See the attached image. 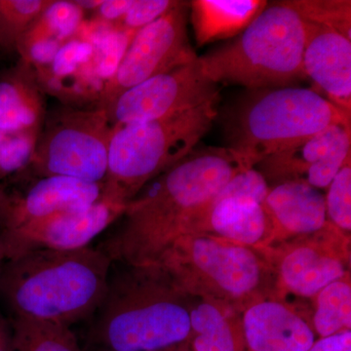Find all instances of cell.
Instances as JSON below:
<instances>
[{
  "mask_svg": "<svg viewBox=\"0 0 351 351\" xmlns=\"http://www.w3.org/2000/svg\"><path fill=\"white\" fill-rule=\"evenodd\" d=\"M247 168L228 147H195L126 205L119 226L99 248L112 263L154 265L180 235L195 228L233 176Z\"/></svg>",
  "mask_w": 351,
  "mask_h": 351,
  "instance_id": "obj_1",
  "label": "cell"
},
{
  "mask_svg": "<svg viewBox=\"0 0 351 351\" xmlns=\"http://www.w3.org/2000/svg\"><path fill=\"white\" fill-rule=\"evenodd\" d=\"M112 263L105 252L90 246L27 252L11 258L2 292L16 317L71 326L93 317L107 292Z\"/></svg>",
  "mask_w": 351,
  "mask_h": 351,
  "instance_id": "obj_2",
  "label": "cell"
},
{
  "mask_svg": "<svg viewBox=\"0 0 351 351\" xmlns=\"http://www.w3.org/2000/svg\"><path fill=\"white\" fill-rule=\"evenodd\" d=\"M112 276L94 313L92 337L104 351H168L191 335L181 291L154 265L128 267Z\"/></svg>",
  "mask_w": 351,
  "mask_h": 351,
  "instance_id": "obj_3",
  "label": "cell"
},
{
  "mask_svg": "<svg viewBox=\"0 0 351 351\" xmlns=\"http://www.w3.org/2000/svg\"><path fill=\"white\" fill-rule=\"evenodd\" d=\"M350 115L308 88L250 90L226 113V147L253 168L328 126L350 125Z\"/></svg>",
  "mask_w": 351,
  "mask_h": 351,
  "instance_id": "obj_4",
  "label": "cell"
},
{
  "mask_svg": "<svg viewBox=\"0 0 351 351\" xmlns=\"http://www.w3.org/2000/svg\"><path fill=\"white\" fill-rule=\"evenodd\" d=\"M219 96L188 112L114 125L103 198L127 205L143 189L197 147L218 117Z\"/></svg>",
  "mask_w": 351,
  "mask_h": 351,
  "instance_id": "obj_5",
  "label": "cell"
},
{
  "mask_svg": "<svg viewBox=\"0 0 351 351\" xmlns=\"http://www.w3.org/2000/svg\"><path fill=\"white\" fill-rule=\"evenodd\" d=\"M304 46V21L288 1H278L267 4L232 43L199 59L216 84L249 90L295 87L306 78Z\"/></svg>",
  "mask_w": 351,
  "mask_h": 351,
  "instance_id": "obj_6",
  "label": "cell"
},
{
  "mask_svg": "<svg viewBox=\"0 0 351 351\" xmlns=\"http://www.w3.org/2000/svg\"><path fill=\"white\" fill-rule=\"evenodd\" d=\"M112 130L105 108L64 104L48 110L25 170L39 177L58 176L103 184Z\"/></svg>",
  "mask_w": 351,
  "mask_h": 351,
  "instance_id": "obj_7",
  "label": "cell"
},
{
  "mask_svg": "<svg viewBox=\"0 0 351 351\" xmlns=\"http://www.w3.org/2000/svg\"><path fill=\"white\" fill-rule=\"evenodd\" d=\"M189 8V2L177 1L168 12L136 32L103 88L101 108L108 110L130 88L198 57L188 38Z\"/></svg>",
  "mask_w": 351,
  "mask_h": 351,
  "instance_id": "obj_8",
  "label": "cell"
},
{
  "mask_svg": "<svg viewBox=\"0 0 351 351\" xmlns=\"http://www.w3.org/2000/svg\"><path fill=\"white\" fill-rule=\"evenodd\" d=\"M176 285L184 277L199 271L219 290L232 297L250 294L262 279V263L243 245L197 237L180 235L154 263Z\"/></svg>",
  "mask_w": 351,
  "mask_h": 351,
  "instance_id": "obj_9",
  "label": "cell"
},
{
  "mask_svg": "<svg viewBox=\"0 0 351 351\" xmlns=\"http://www.w3.org/2000/svg\"><path fill=\"white\" fill-rule=\"evenodd\" d=\"M218 96V84L210 80L197 57L130 88L107 110L113 126L123 125L188 112Z\"/></svg>",
  "mask_w": 351,
  "mask_h": 351,
  "instance_id": "obj_10",
  "label": "cell"
},
{
  "mask_svg": "<svg viewBox=\"0 0 351 351\" xmlns=\"http://www.w3.org/2000/svg\"><path fill=\"white\" fill-rule=\"evenodd\" d=\"M126 205L101 198L80 212H60L6 232L2 244L10 258L27 252L73 251L86 248L125 211Z\"/></svg>",
  "mask_w": 351,
  "mask_h": 351,
  "instance_id": "obj_11",
  "label": "cell"
},
{
  "mask_svg": "<svg viewBox=\"0 0 351 351\" xmlns=\"http://www.w3.org/2000/svg\"><path fill=\"white\" fill-rule=\"evenodd\" d=\"M17 176L20 189L12 193L4 191L0 201L7 232L60 212L83 211L103 198L101 184L58 176L39 177L25 170Z\"/></svg>",
  "mask_w": 351,
  "mask_h": 351,
  "instance_id": "obj_12",
  "label": "cell"
},
{
  "mask_svg": "<svg viewBox=\"0 0 351 351\" xmlns=\"http://www.w3.org/2000/svg\"><path fill=\"white\" fill-rule=\"evenodd\" d=\"M304 21V20H302ZM302 69L325 98L351 113V39L304 21Z\"/></svg>",
  "mask_w": 351,
  "mask_h": 351,
  "instance_id": "obj_13",
  "label": "cell"
},
{
  "mask_svg": "<svg viewBox=\"0 0 351 351\" xmlns=\"http://www.w3.org/2000/svg\"><path fill=\"white\" fill-rule=\"evenodd\" d=\"M243 330L250 351H308L316 341L315 332L306 321L276 302L249 307Z\"/></svg>",
  "mask_w": 351,
  "mask_h": 351,
  "instance_id": "obj_14",
  "label": "cell"
},
{
  "mask_svg": "<svg viewBox=\"0 0 351 351\" xmlns=\"http://www.w3.org/2000/svg\"><path fill=\"white\" fill-rule=\"evenodd\" d=\"M36 71L22 60L0 73V131L39 134L47 103Z\"/></svg>",
  "mask_w": 351,
  "mask_h": 351,
  "instance_id": "obj_15",
  "label": "cell"
},
{
  "mask_svg": "<svg viewBox=\"0 0 351 351\" xmlns=\"http://www.w3.org/2000/svg\"><path fill=\"white\" fill-rule=\"evenodd\" d=\"M263 206L276 228L294 234L319 232L327 223L325 196L304 182H280L269 189Z\"/></svg>",
  "mask_w": 351,
  "mask_h": 351,
  "instance_id": "obj_16",
  "label": "cell"
},
{
  "mask_svg": "<svg viewBox=\"0 0 351 351\" xmlns=\"http://www.w3.org/2000/svg\"><path fill=\"white\" fill-rule=\"evenodd\" d=\"M198 225L208 226L221 239L243 246L261 243L276 228L263 204L245 197L213 200Z\"/></svg>",
  "mask_w": 351,
  "mask_h": 351,
  "instance_id": "obj_17",
  "label": "cell"
},
{
  "mask_svg": "<svg viewBox=\"0 0 351 351\" xmlns=\"http://www.w3.org/2000/svg\"><path fill=\"white\" fill-rule=\"evenodd\" d=\"M351 144L350 125L332 124L313 137L263 159L257 165L263 177L301 182L315 164L326 158L339 147Z\"/></svg>",
  "mask_w": 351,
  "mask_h": 351,
  "instance_id": "obj_18",
  "label": "cell"
},
{
  "mask_svg": "<svg viewBox=\"0 0 351 351\" xmlns=\"http://www.w3.org/2000/svg\"><path fill=\"white\" fill-rule=\"evenodd\" d=\"M269 4L263 0H193L191 19L198 46L244 31Z\"/></svg>",
  "mask_w": 351,
  "mask_h": 351,
  "instance_id": "obj_19",
  "label": "cell"
},
{
  "mask_svg": "<svg viewBox=\"0 0 351 351\" xmlns=\"http://www.w3.org/2000/svg\"><path fill=\"white\" fill-rule=\"evenodd\" d=\"M345 271L338 258L309 246L298 247L290 252L280 267L286 287L304 297L317 295L329 284L341 280Z\"/></svg>",
  "mask_w": 351,
  "mask_h": 351,
  "instance_id": "obj_20",
  "label": "cell"
},
{
  "mask_svg": "<svg viewBox=\"0 0 351 351\" xmlns=\"http://www.w3.org/2000/svg\"><path fill=\"white\" fill-rule=\"evenodd\" d=\"M84 11L75 1L53 0L21 39L18 51L32 45H43L60 49L80 31Z\"/></svg>",
  "mask_w": 351,
  "mask_h": 351,
  "instance_id": "obj_21",
  "label": "cell"
},
{
  "mask_svg": "<svg viewBox=\"0 0 351 351\" xmlns=\"http://www.w3.org/2000/svg\"><path fill=\"white\" fill-rule=\"evenodd\" d=\"M193 351H239L230 323L218 307L203 302L189 311Z\"/></svg>",
  "mask_w": 351,
  "mask_h": 351,
  "instance_id": "obj_22",
  "label": "cell"
},
{
  "mask_svg": "<svg viewBox=\"0 0 351 351\" xmlns=\"http://www.w3.org/2000/svg\"><path fill=\"white\" fill-rule=\"evenodd\" d=\"M19 351H82L69 326L53 321L16 317Z\"/></svg>",
  "mask_w": 351,
  "mask_h": 351,
  "instance_id": "obj_23",
  "label": "cell"
},
{
  "mask_svg": "<svg viewBox=\"0 0 351 351\" xmlns=\"http://www.w3.org/2000/svg\"><path fill=\"white\" fill-rule=\"evenodd\" d=\"M53 0H0V53H17L21 39Z\"/></svg>",
  "mask_w": 351,
  "mask_h": 351,
  "instance_id": "obj_24",
  "label": "cell"
},
{
  "mask_svg": "<svg viewBox=\"0 0 351 351\" xmlns=\"http://www.w3.org/2000/svg\"><path fill=\"white\" fill-rule=\"evenodd\" d=\"M313 325L320 338L348 331L351 328V287L335 281L318 293Z\"/></svg>",
  "mask_w": 351,
  "mask_h": 351,
  "instance_id": "obj_25",
  "label": "cell"
},
{
  "mask_svg": "<svg viewBox=\"0 0 351 351\" xmlns=\"http://www.w3.org/2000/svg\"><path fill=\"white\" fill-rule=\"evenodd\" d=\"M288 2L302 20L335 29L351 39L350 0H293Z\"/></svg>",
  "mask_w": 351,
  "mask_h": 351,
  "instance_id": "obj_26",
  "label": "cell"
},
{
  "mask_svg": "<svg viewBox=\"0 0 351 351\" xmlns=\"http://www.w3.org/2000/svg\"><path fill=\"white\" fill-rule=\"evenodd\" d=\"M38 135L0 131V180L17 175L29 166Z\"/></svg>",
  "mask_w": 351,
  "mask_h": 351,
  "instance_id": "obj_27",
  "label": "cell"
},
{
  "mask_svg": "<svg viewBox=\"0 0 351 351\" xmlns=\"http://www.w3.org/2000/svg\"><path fill=\"white\" fill-rule=\"evenodd\" d=\"M350 157L328 186L327 217L337 228L351 230V165Z\"/></svg>",
  "mask_w": 351,
  "mask_h": 351,
  "instance_id": "obj_28",
  "label": "cell"
},
{
  "mask_svg": "<svg viewBox=\"0 0 351 351\" xmlns=\"http://www.w3.org/2000/svg\"><path fill=\"white\" fill-rule=\"evenodd\" d=\"M269 191L267 179L255 167L247 168L233 176L214 200L245 197L263 204Z\"/></svg>",
  "mask_w": 351,
  "mask_h": 351,
  "instance_id": "obj_29",
  "label": "cell"
},
{
  "mask_svg": "<svg viewBox=\"0 0 351 351\" xmlns=\"http://www.w3.org/2000/svg\"><path fill=\"white\" fill-rule=\"evenodd\" d=\"M176 3L174 0H134L128 12L117 25L119 29L137 32L168 12Z\"/></svg>",
  "mask_w": 351,
  "mask_h": 351,
  "instance_id": "obj_30",
  "label": "cell"
},
{
  "mask_svg": "<svg viewBox=\"0 0 351 351\" xmlns=\"http://www.w3.org/2000/svg\"><path fill=\"white\" fill-rule=\"evenodd\" d=\"M134 0H103L96 10L98 19L117 25L128 12Z\"/></svg>",
  "mask_w": 351,
  "mask_h": 351,
  "instance_id": "obj_31",
  "label": "cell"
},
{
  "mask_svg": "<svg viewBox=\"0 0 351 351\" xmlns=\"http://www.w3.org/2000/svg\"><path fill=\"white\" fill-rule=\"evenodd\" d=\"M308 351H351V331L316 339Z\"/></svg>",
  "mask_w": 351,
  "mask_h": 351,
  "instance_id": "obj_32",
  "label": "cell"
},
{
  "mask_svg": "<svg viewBox=\"0 0 351 351\" xmlns=\"http://www.w3.org/2000/svg\"><path fill=\"white\" fill-rule=\"evenodd\" d=\"M76 5L82 9L83 11L95 10L101 5L103 0H73Z\"/></svg>",
  "mask_w": 351,
  "mask_h": 351,
  "instance_id": "obj_33",
  "label": "cell"
},
{
  "mask_svg": "<svg viewBox=\"0 0 351 351\" xmlns=\"http://www.w3.org/2000/svg\"><path fill=\"white\" fill-rule=\"evenodd\" d=\"M4 191H5V189L0 186V201H1L2 197H3Z\"/></svg>",
  "mask_w": 351,
  "mask_h": 351,
  "instance_id": "obj_34",
  "label": "cell"
},
{
  "mask_svg": "<svg viewBox=\"0 0 351 351\" xmlns=\"http://www.w3.org/2000/svg\"><path fill=\"white\" fill-rule=\"evenodd\" d=\"M181 348H178V350H168V351H181L182 350Z\"/></svg>",
  "mask_w": 351,
  "mask_h": 351,
  "instance_id": "obj_35",
  "label": "cell"
},
{
  "mask_svg": "<svg viewBox=\"0 0 351 351\" xmlns=\"http://www.w3.org/2000/svg\"><path fill=\"white\" fill-rule=\"evenodd\" d=\"M0 351H3V350H2V348H0Z\"/></svg>",
  "mask_w": 351,
  "mask_h": 351,
  "instance_id": "obj_36",
  "label": "cell"
}]
</instances>
